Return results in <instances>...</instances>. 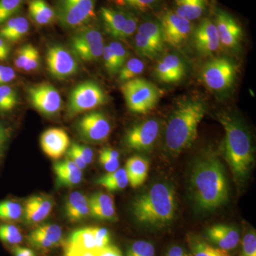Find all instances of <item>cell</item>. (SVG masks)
Segmentation results:
<instances>
[{
  "mask_svg": "<svg viewBox=\"0 0 256 256\" xmlns=\"http://www.w3.org/2000/svg\"><path fill=\"white\" fill-rule=\"evenodd\" d=\"M28 12L32 21L40 26H46L56 20L54 9L46 0H30Z\"/></svg>",
  "mask_w": 256,
  "mask_h": 256,
  "instance_id": "26",
  "label": "cell"
},
{
  "mask_svg": "<svg viewBox=\"0 0 256 256\" xmlns=\"http://www.w3.org/2000/svg\"><path fill=\"white\" fill-rule=\"evenodd\" d=\"M12 137V128L4 121L0 120V166L4 159L8 143Z\"/></svg>",
  "mask_w": 256,
  "mask_h": 256,
  "instance_id": "44",
  "label": "cell"
},
{
  "mask_svg": "<svg viewBox=\"0 0 256 256\" xmlns=\"http://www.w3.org/2000/svg\"><path fill=\"white\" fill-rule=\"evenodd\" d=\"M99 162L108 172H112L119 168V159L107 156L101 151L99 156Z\"/></svg>",
  "mask_w": 256,
  "mask_h": 256,
  "instance_id": "49",
  "label": "cell"
},
{
  "mask_svg": "<svg viewBox=\"0 0 256 256\" xmlns=\"http://www.w3.org/2000/svg\"><path fill=\"white\" fill-rule=\"evenodd\" d=\"M22 205L14 200H6L0 202V222L13 223L23 218Z\"/></svg>",
  "mask_w": 256,
  "mask_h": 256,
  "instance_id": "32",
  "label": "cell"
},
{
  "mask_svg": "<svg viewBox=\"0 0 256 256\" xmlns=\"http://www.w3.org/2000/svg\"><path fill=\"white\" fill-rule=\"evenodd\" d=\"M146 64L142 60L138 58H128L118 72V80L122 82H127L133 78H138V76L144 72Z\"/></svg>",
  "mask_w": 256,
  "mask_h": 256,
  "instance_id": "33",
  "label": "cell"
},
{
  "mask_svg": "<svg viewBox=\"0 0 256 256\" xmlns=\"http://www.w3.org/2000/svg\"><path fill=\"white\" fill-rule=\"evenodd\" d=\"M218 120L226 136L224 156L236 184L242 186L246 182L254 162V152L250 133L242 120L234 114H220Z\"/></svg>",
  "mask_w": 256,
  "mask_h": 256,
  "instance_id": "3",
  "label": "cell"
},
{
  "mask_svg": "<svg viewBox=\"0 0 256 256\" xmlns=\"http://www.w3.org/2000/svg\"><path fill=\"white\" fill-rule=\"evenodd\" d=\"M37 48L31 44H28L22 46L16 52L14 58V66L18 70H23L26 64L30 62L34 52Z\"/></svg>",
  "mask_w": 256,
  "mask_h": 256,
  "instance_id": "43",
  "label": "cell"
},
{
  "mask_svg": "<svg viewBox=\"0 0 256 256\" xmlns=\"http://www.w3.org/2000/svg\"><path fill=\"white\" fill-rule=\"evenodd\" d=\"M194 46L201 54L210 55L220 46L218 33L214 22L205 18L195 28L193 33Z\"/></svg>",
  "mask_w": 256,
  "mask_h": 256,
  "instance_id": "16",
  "label": "cell"
},
{
  "mask_svg": "<svg viewBox=\"0 0 256 256\" xmlns=\"http://www.w3.org/2000/svg\"><path fill=\"white\" fill-rule=\"evenodd\" d=\"M90 216L99 220H116L118 218L114 196L97 192L88 198Z\"/></svg>",
  "mask_w": 256,
  "mask_h": 256,
  "instance_id": "21",
  "label": "cell"
},
{
  "mask_svg": "<svg viewBox=\"0 0 256 256\" xmlns=\"http://www.w3.org/2000/svg\"><path fill=\"white\" fill-rule=\"evenodd\" d=\"M37 232L46 237L55 247L60 246L63 242V234L60 226L56 224H44L35 229Z\"/></svg>",
  "mask_w": 256,
  "mask_h": 256,
  "instance_id": "41",
  "label": "cell"
},
{
  "mask_svg": "<svg viewBox=\"0 0 256 256\" xmlns=\"http://www.w3.org/2000/svg\"><path fill=\"white\" fill-rule=\"evenodd\" d=\"M11 52V46L9 42L0 37V62L8 60Z\"/></svg>",
  "mask_w": 256,
  "mask_h": 256,
  "instance_id": "56",
  "label": "cell"
},
{
  "mask_svg": "<svg viewBox=\"0 0 256 256\" xmlns=\"http://www.w3.org/2000/svg\"><path fill=\"white\" fill-rule=\"evenodd\" d=\"M208 0H174L173 11L188 21L198 20L204 14Z\"/></svg>",
  "mask_w": 256,
  "mask_h": 256,
  "instance_id": "27",
  "label": "cell"
},
{
  "mask_svg": "<svg viewBox=\"0 0 256 256\" xmlns=\"http://www.w3.org/2000/svg\"><path fill=\"white\" fill-rule=\"evenodd\" d=\"M74 146L78 152L80 156H82V160L85 162L86 164H89L92 162L94 160V152L88 146H82V144L74 143Z\"/></svg>",
  "mask_w": 256,
  "mask_h": 256,
  "instance_id": "52",
  "label": "cell"
},
{
  "mask_svg": "<svg viewBox=\"0 0 256 256\" xmlns=\"http://www.w3.org/2000/svg\"><path fill=\"white\" fill-rule=\"evenodd\" d=\"M159 121L150 119L133 126L126 132L124 142L132 150H149L156 143L160 136Z\"/></svg>",
  "mask_w": 256,
  "mask_h": 256,
  "instance_id": "11",
  "label": "cell"
},
{
  "mask_svg": "<svg viewBox=\"0 0 256 256\" xmlns=\"http://www.w3.org/2000/svg\"><path fill=\"white\" fill-rule=\"evenodd\" d=\"M65 215L72 223L85 220L90 216L88 198L82 192H72L66 201Z\"/></svg>",
  "mask_w": 256,
  "mask_h": 256,
  "instance_id": "22",
  "label": "cell"
},
{
  "mask_svg": "<svg viewBox=\"0 0 256 256\" xmlns=\"http://www.w3.org/2000/svg\"><path fill=\"white\" fill-rule=\"evenodd\" d=\"M202 78L210 90L225 92L233 86L236 66L228 58L220 57L208 60L202 70Z\"/></svg>",
  "mask_w": 256,
  "mask_h": 256,
  "instance_id": "8",
  "label": "cell"
},
{
  "mask_svg": "<svg viewBox=\"0 0 256 256\" xmlns=\"http://www.w3.org/2000/svg\"><path fill=\"white\" fill-rule=\"evenodd\" d=\"M206 236L210 242L222 250L235 248L240 240L238 230L230 226L218 224L207 229Z\"/></svg>",
  "mask_w": 256,
  "mask_h": 256,
  "instance_id": "20",
  "label": "cell"
},
{
  "mask_svg": "<svg viewBox=\"0 0 256 256\" xmlns=\"http://www.w3.org/2000/svg\"><path fill=\"white\" fill-rule=\"evenodd\" d=\"M66 246L84 250H97L92 227L75 230L70 234Z\"/></svg>",
  "mask_w": 256,
  "mask_h": 256,
  "instance_id": "28",
  "label": "cell"
},
{
  "mask_svg": "<svg viewBox=\"0 0 256 256\" xmlns=\"http://www.w3.org/2000/svg\"><path fill=\"white\" fill-rule=\"evenodd\" d=\"M127 256H156V249L150 242L138 240L129 247Z\"/></svg>",
  "mask_w": 256,
  "mask_h": 256,
  "instance_id": "42",
  "label": "cell"
},
{
  "mask_svg": "<svg viewBox=\"0 0 256 256\" xmlns=\"http://www.w3.org/2000/svg\"><path fill=\"white\" fill-rule=\"evenodd\" d=\"M220 44L230 50H236L242 36V26L226 12L218 10L214 21Z\"/></svg>",
  "mask_w": 256,
  "mask_h": 256,
  "instance_id": "15",
  "label": "cell"
},
{
  "mask_svg": "<svg viewBox=\"0 0 256 256\" xmlns=\"http://www.w3.org/2000/svg\"><path fill=\"white\" fill-rule=\"evenodd\" d=\"M134 47L138 53L150 60H154L162 52L163 48L139 33L134 36Z\"/></svg>",
  "mask_w": 256,
  "mask_h": 256,
  "instance_id": "36",
  "label": "cell"
},
{
  "mask_svg": "<svg viewBox=\"0 0 256 256\" xmlns=\"http://www.w3.org/2000/svg\"><path fill=\"white\" fill-rule=\"evenodd\" d=\"M100 14L106 32L114 38L124 40L137 31L138 20L132 13L102 8Z\"/></svg>",
  "mask_w": 256,
  "mask_h": 256,
  "instance_id": "9",
  "label": "cell"
},
{
  "mask_svg": "<svg viewBox=\"0 0 256 256\" xmlns=\"http://www.w3.org/2000/svg\"><path fill=\"white\" fill-rule=\"evenodd\" d=\"M28 94L32 105L44 116H54L62 108L60 92L52 84L43 82L32 86L28 87Z\"/></svg>",
  "mask_w": 256,
  "mask_h": 256,
  "instance_id": "13",
  "label": "cell"
},
{
  "mask_svg": "<svg viewBox=\"0 0 256 256\" xmlns=\"http://www.w3.org/2000/svg\"><path fill=\"white\" fill-rule=\"evenodd\" d=\"M166 256H188L182 248L174 246L170 249Z\"/></svg>",
  "mask_w": 256,
  "mask_h": 256,
  "instance_id": "58",
  "label": "cell"
},
{
  "mask_svg": "<svg viewBox=\"0 0 256 256\" xmlns=\"http://www.w3.org/2000/svg\"><path fill=\"white\" fill-rule=\"evenodd\" d=\"M26 0H0V26L18 14Z\"/></svg>",
  "mask_w": 256,
  "mask_h": 256,
  "instance_id": "39",
  "label": "cell"
},
{
  "mask_svg": "<svg viewBox=\"0 0 256 256\" xmlns=\"http://www.w3.org/2000/svg\"><path fill=\"white\" fill-rule=\"evenodd\" d=\"M22 240V234L18 227L12 223L0 222V242L14 246L21 244Z\"/></svg>",
  "mask_w": 256,
  "mask_h": 256,
  "instance_id": "37",
  "label": "cell"
},
{
  "mask_svg": "<svg viewBox=\"0 0 256 256\" xmlns=\"http://www.w3.org/2000/svg\"><path fill=\"white\" fill-rule=\"evenodd\" d=\"M92 230L95 236L97 250L110 245V236L107 229L101 227H92Z\"/></svg>",
  "mask_w": 256,
  "mask_h": 256,
  "instance_id": "48",
  "label": "cell"
},
{
  "mask_svg": "<svg viewBox=\"0 0 256 256\" xmlns=\"http://www.w3.org/2000/svg\"><path fill=\"white\" fill-rule=\"evenodd\" d=\"M186 73L184 64L175 54L166 55L159 60L154 68V74L160 82H175L183 78Z\"/></svg>",
  "mask_w": 256,
  "mask_h": 256,
  "instance_id": "19",
  "label": "cell"
},
{
  "mask_svg": "<svg viewBox=\"0 0 256 256\" xmlns=\"http://www.w3.org/2000/svg\"><path fill=\"white\" fill-rule=\"evenodd\" d=\"M137 32L158 46L164 48V37L160 22L153 21L144 22L138 26Z\"/></svg>",
  "mask_w": 256,
  "mask_h": 256,
  "instance_id": "35",
  "label": "cell"
},
{
  "mask_svg": "<svg viewBox=\"0 0 256 256\" xmlns=\"http://www.w3.org/2000/svg\"><path fill=\"white\" fill-rule=\"evenodd\" d=\"M98 250H84L72 247H66V256H97Z\"/></svg>",
  "mask_w": 256,
  "mask_h": 256,
  "instance_id": "53",
  "label": "cell"
},
{
  "mask_svg": "<svg viewBox=\"0 0 256 256\" xmlns=\"http://www.w3.org/2000/svg\"><path fill=\"white\" fill-rule=\"evenodd\" d=\"M188 242L192 256H230L226 250L213 246L198 236H190Z\"/></svg>",
  "mask_w": 256,
  "mask_h": 256,
  "instance_id": "30",
  "label": "cell"
},
{
  "mask_svg": "<svg viewBox=\"0 0 256 256\" xmlns=\"http://www.w3.org/2000/svg\"><path fill=\"white\" fill-rule=\"evenodd\" d=\"M161 1L162 0H114L116 4L122 8L143 12L154 9Z\"/></svg>",
  "mask_w": 256,
  "mask_h": 256,
  "instance_id": "40",
  "label": "cell"
},
{
  "mask_svg": "<svg viewBox=\"0 0 256 256\" xmlns=\"http://www.w3.org/2000/svg\"><path fill=\"white\" fill-rule=\"evenodd\" d=\"M16 78L14 69L9 66L0 64V86L9 84Z\"/></svg>",
  "mask_w": 256,
  "mask_h": 256,
  "instance_id": "50",
  "label": "cell"
},
{
  "mask_svg": "<svg viewBox=\"0 0 256 256\" xmlns=\"http://www.w3.org/2000/svg\"><path fill=\"white\" fill-rule=\"evenodd\" d=\"M160 26L162 30L164 43L178 48L188 40L193 24L176 14L173 10H168L160 16Z\"/></svg>",
  "mask_w": 256,
  "mask_h": 256,
  "instance_id": "12",
  "label": "cell"
},
{
  "mask_svg": "<svg viewBox=\"0 0 256 256\" xmlns=\"http://www.w3.org/2000/svg\"><path fill=\"white\" fill-rule=\"evenodd\" d=\"M108 46L110 47L111 52L114 54L116 60H117L118 64L121 68L124 64L127 62L128 57H129V53H128L127 50L124 48V45L120 43L119 42H110Z\"/></svg>",
  "mask_w": 256,
  "mask_h": 256,
  "instance_id": "47",
  "label": "cell"
},
{
  "mask_svg": "<svg viewBox=\"0 0 256 256\" xmlns=\"http://www.w3.org/2000/svg\"><path fill=\"white\" fill-rule=\"evenodd\" d=\"M54 200L48 195L40 194L28 198L24 205L25 222L34 225L46 220L53 208Z\"/></svg>",
  "mask_w": 256,
  "mask_h": 256,
  "instance_id": "18",
  "label": "cell"
},
{
  "mask_svg": "<svg viewBox=\"0 0 256 256\" xmlns=\"http://www.w3.org/2000/svg\"><path fill=\"white\" fill-rule=\"evenodd\" d=\"M132 210L134 218L142 225L154 228L166 226L176 213L174 188L166 182L154 184L134 200Z\"/></svg>",
  "mask_w": 256,
  "mask_h": 256,
  "instance_id": "4",
  "label": "cell"
},
{
  "mask_svg": "<svg viewBox=\"0 0 256 256\" xmlns=\"http://www.w3.org/2000/svg\"><path fill=\"white\" fill-rule=\"evenodd\" d=\"M97 256H122V252L118 248L114 246L108 245L107 246L98 249Z\"/></svg>",
  "mask_w": 256,
  "mask_h": 256,
  "instance_id": "55",
  "label": "cell"
},
{
  "mask_svg": "<svg viewBox=\"0 0 256 256\" xmlns=\"http://www.w3.org/2000/svg\"><path fill=\"white\" fill-rule=\"evenodd\" d=\"M41 146L48 158L60 160L68 150L70 138L63 129L50 128L42 134Z\"/></svg>",
  "mask_w": 256,
  "mask_h": 256,
  "instance_id": "17",
  "label": "cell"
},
{
  "mask_svg": "<svg viewBox=\"0 0 256 256\" xmlns=\"http://www.w3.org/2000/svg\"><path fill=\"white\" fill-rule=\"evenodd\" d=\"M86 26L78 28V31L72 37V48L88 46L97 42L104 41L102 34L98 30L94 28H86Z\"/></svg>",
  "mask_w": 256,
  "mask_h": 256,
  "instance_id": "31",
  "label": "cell"
},
{
  "mask_svg": "<svg viewBox=\"0 0 256 256\" xmlns=\"http://www.w3.org/2000/svg\"><path fill=\"white\" fill-rule=\"evenodd\" d=\"M77 131L88 142L101 143L107 140L111 132V124L102 112L94 111L86 114L78 121Z\"/></svg>",
  "mask_w": 256,
  "mask_h": 256,
  "instance_id": "14",
  "label": "cell"
},
{
  "mask_svg": "<svg viewBox=\"0 0 256 256\" xmlns=\"http://www.w3.org/2000/svg\"><path fill=\"white\" fill-rule=\"evenodd\" d=\"M18 90L12 86H0V114H9L18 104Z\"/></svg>",
  "mask_w": 256,
  "mask_h": 256,
  "instance_id": "34",
  "label": "cell"
},
{
  "mask_svg": "<svg viewBox=\"0 0 256 256\" xmlns=\"http://www.w3.org/2000/svg\"><path fill=\"white\" fill-rule=\"evenodd\" d=\"M40 54L38 50H36L34 52L32 58H30V62L26 64V66L23 69L25 72H32L36 70L40 66Z\"/></svg>",
  "mask_w": 256,
  "mask_h": 256,
  "instance_id": "54",
  "label": "cell"
},
{
  "mask_svg": "<svg viewBox=\"0 0 256 256\" xmlns=\"http://www.w3.org/2000/svg\"><path fill=\"white\" fill-rule=\"evenodd\" d=\"M104 46L105 44L102 41L88 46L74 47L72 50L80 60L84 62H92L102 57Z\"/></svg>",
  "mask_w": 256,
  "mask_h": 256,
  "instance_id": "38",
  "label": "cell"
},
{
  "mask_svg": "<svg viewBox=\"0 0 256 256\" xmlns=\"http://www.w3.org/2000/svg\"><path fill=\"white\" fill-rule=\"evenodd\" d=\"M102 57L104 58V65H105L108 73L110 74V76L118 74L120 67L118 64L117 60H116L112 52H111L108 45L104 46Z\"/></svg>",
  "mask_w": 256,
  "mask_h": 256,
  "instance_id": "45",
  "label": "cell"
},
{
  "mask_svg": "<svg viewBox=\"0 0 256 256\" xmlns=\"http://www.w3.org/2000/svg\"><path fill=\"white\" fill-rule=\"evenodd\" d=\"M150 162L141 156H132L128 160L126 164L128 182L132 188L142 186L148 178Z\"/></svg>",
  "mask_w": 256,
  "mask_h": 256,
  "instance_id": "24",
  "label": "cell"
},
{
  "mask_svg": "<svg viewBox=\"0 0 256 256\" xmlns=\"http://www.w3.org/2000/svg\"><path fill=\"white\" fill-rule=\"evenodd\" d=\"M67 156H68V159L73 161L77 166L80 170L85 169L86 166L87 164H86L84 160H82V156H80L78 152L76 149L75 146L72 144L70 148H68V150L66 152Z\"/></svg>",
  "mask_w": 256,
  "mask_h": 256,
  "instance_id": "51",
  "label": "cell"
},
{
  "mask_svg": "<svg viewBox=\"0 0 256 256\" xmlns=\"http://www.w3.org/2000/svg\"><path fill=\"white\" fill-rule=\"evenodd\" d=\"M13 256H35L34 252L30 249L18 246H14L12 248Z\"/></svg>",
  "mask_w": 256,
  "mask_h": 256,
  "instance_id": "57",
  "label": "cell"
},
{
  "mask_svg": "<svg viewBox=\"0 0 256 256\" xmlns=\"http://www.w3.org/2000/svg\"><path fill=\"white\" fill-rule=\"evenodd\" d=\"M54 170L60 186H73L82 182V170L70 159L56 163Z\"/></svg>",
  "mask_w": 256,
  "mask_h": 256,
  "instance_id": "25",
  "label": "cell"
},
{
  "mask_svg": "<svg viewBox=\"0 0 256 256\" xmlns=\"http://www.w3.org/2000/svg\"><path fill=\"white\" fill-rule=\"evenodd\" d=\"M30 30L28 18L18 14L0 26V37L9 43H16L26 36Z\"/></svg>",
  "mask_w": 256,
  "mask_h": 256,
  "instance_id": "23",
  "label": "cell"
},
{
  "mask_svg": "<svg viewBox=\"0 0 256 256\" xmlns=\"http://www.w3.org/2000/svg\"><path fill=\"white\" fill-rule=\"evenodd\" d=\"M126 105L131 112L146 114L159 102L161 92L152 82L141 78L124 82L121 86Z\"/></svg>",
  "mask_w": 256,
  "mask_h": 256,
  "instance_id": "5",
  "label": "cell"
},
{
  "mask_svg": "<svg viewBox=\"0 0 256 256\" xmlns=\"http://www.w3.org/2000/svg\"><path fill=\"white\" fill-rule=\"evenodd\" d=\"M190 190L194 204L202 212L216 210L228 201L229 188L225 170L214 152H204L194 162Z\"/></svg>",
  "mask_w": 256,
  "mask_h": 256,
  "instance_id": "1",
  "label": "cell"
},
{
  "mask_svg": "<svg viewBox=\"0 0 256 256\" xmlns=\"http://www.w3.org/2000/svg\"><path fill=\"white\" fill-rule=\"evenodd\" d=\"M96 184L104 186L108 191L114 192L124 190L129 182L126 170L118 168L116 171L108 172L98 178Z\"/></svg>",
  "mask_w": 256,
  "mask_h": 256,
  "instance_id": "29",
  "label": "cell"
},
{
  "mask_svg": "<svg viewBox=\"0 0 256 256\" xmlns=\"http://www.w3.org/2000/svg\"><path fill=\"white\" fill-rule=\"evenodd\" d=\"M97 0H54L56 16L65 30H78L95 18Z\"/></svg>",
  "mask_w": 256,
  "mask_h": 256,
  "instance_id": "6",
  "label": "cell"
},
{
  "mask_svg": "<svg viewBox=\"0 0 256 256\" xmlns=\"http://www.w3.org/2000/svg\"><path fill=\"white\" fill-rule=\"evenodd\" d=\"M206 112V102L196 98L184 99L176 104L165 129V148L170 154L178 156L191 148Z\"/></svg>",
  "mask_w": 256,
  "mask_h": 256,
  "instance_id": "2",
  "label": "cell"
},
{
  "mask_svg": "<svg viewBox=\"0 0 256 256\" xmlns=\"http://www.w3.org/2000/svg\"><path fill=\"white\" fill-rule=\"evenodd\" d=\"M46 62L48 72L58 80H65L78 72V60L72 52L60 45L48 47Z\"/></svg>",
  "mask_w": 256,
  "mask_h": 256,
  "instance_id": "10",
  "label": "cell"
},
{
  "mask_svg": "<svg viewBox=\"0 0 256 256\" xmlns=\"http://www.w3.org/2000/svg\"><path fill=\"white\" fill-rule=\"evenodd\" d=\"M242 256H256V234L255 230L248 232L242 240Z\"/></svg>",
  "mask_w": 256,
  "mask_h": 256,
  "instance_id": "46",
  "label": "cell"
},
{
  "mask_svg": "<svg viewBox=\"0 0 256 256\" xmlns=\"http://www.w3.org/2000/svg\"><path fill=\"white\" fill-rule=\"evenodd\" d=\"M107 101V95L98 84L92 80L82 82L70 92L67 114L73 117L104 105Z\"/></svg>",
  "mask_w": 256,
  "mask_h": 256,
  "instance_id": "7",
  "label": "cell"
}]
</instances>
